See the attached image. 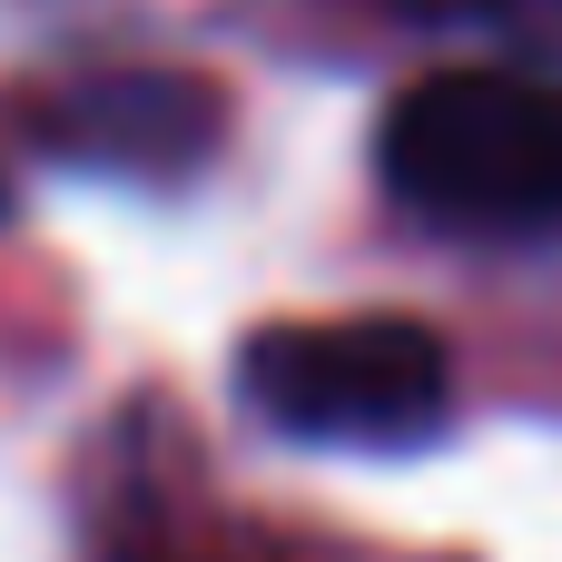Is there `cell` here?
Listing matches in <instances>:
<instances>
[{"mask_svg":"<svg viewBox=\"0 0 562 562\" xmlns=\"http://www.w3.org/2000/svg\"><path fill=\"white\" fill-rule=\"evenodd\" d=\"M385 198L464 247L562 237V79L543 69H435L375 119Z\"/></svg>","mask_w":562,"mask_h":562,"instance_id":"obj_1","label":"cell"},{"mask_svg":"<svg viewBox=\"0 0 562 562\" xmlns=\"http://www.w3.org/2000/svg\"><path fill=\"white\" fill-rule=\"evenodd\" d=\"M237 405L306 454H425L454 435V356L415 316H296L237 346Z\"/></svg>","mask_w":562,"mask_h":562,"instance_id":"obj_2","label":"cell"},{"mask_svg":"<svg viewBox=\"0 0 562 562\" xmlns=\"http://www.w3.org/2000/svg\"><path fill=\"white\" fill-rule=\"evenodd\" d=\"M40 138L79 168H128V178H188L217 138L227 109L207 79L188 69H119V79H79L69 99L40 109Z\"/></svg>","mask_w":562,"mask_h":562,"instance_id":"obj_3","label":"cell"},{"mask_svg":"<svg viewBox=\"0 0 562 562\" xmlns=\"http://www.w3.org/2000/svg\"><path fill=\"white\" fill-rule=\"evenodd\" d=\"M484 20H494L524 59H553L562 69V0H484Z\"/></svg>","mask_w":562,"mask_h":562,"instance_id":"obj_4","label":"cell"},{"mask_svg":"<svg viewBox=\"0 0 562 562\" xmlns=\"http://www.w3.org/2000/svg\"><path fill=\"white\" fill-rule=\"evenodd\" d=\"M0 227H10V178H0Z\"/></svg>","mask_w":562,"mask_h":562,"instance_id":"obj_5","label":"cell"}]
</instances>
